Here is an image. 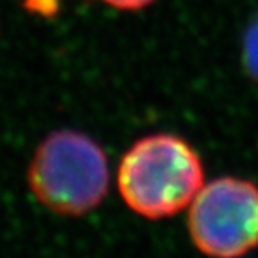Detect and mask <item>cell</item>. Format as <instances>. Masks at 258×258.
Instances as JSON below:
<instances>
[{"label":"cell","mask_w":258,"mask_h":258,"mask_svg":"<svg viewBox=\"0 0 258 258\" xmlns=\"http://www.w3.org/2000/svg\"><path fill=\"white\" fill-rule=\"evenodd\" d=\"M117 185L132 212L162 220L190 207L203 186V165L186 140L153 134L127 150L118 165Z\"/></svg>","instance_id":"obj_1"},{"label":"cell","mask_w":258,"mask_h":258,"mask_svg":"<svg viewBox=\"0 0 258 258\" xmlns=\"http://www.w3.org/2000/svg\"><path fill=\"white\" fill-rule=\"evenodd\" d=\"M32 195L57 215L80 217L108 194L110 172L103 148L77 130H55L42 140L29 163Z\"/></svg>","instance_id":"obj_2"},{"label":"cell","mask_w":258,"mask_h":258,"mask_svg":"<svg viewBox=\"0 0 258 258\" xmlns=\"http://www.w3.org/2000/svg\"><path fill=\"white\" fill-rule=\"evenodd\" d=\"M194 245L210 258H241L258 246V186L222 177L203 185L188 210Z\"/></svg>","instance_id":"obj_3"},{"label":"cell","mask_w":258,"mask_h":258,"mask_svg":"<svg viewBox=\"0 0 258 258\" xmlns=\"http://www.w3.org/2000/svg\"><path fill=\"white\" fill-rule=\"evenodd\" d=\"M241 58L243 67L251 79L258 82V12L251 19L243 35V47H241Z\"/></svg>","instance_id":"obj_4"},{"label":"cell","mask_w":258,"mask_h":258,"mask_svg":"<svg viewBox=\"0 0 258 258\" xmlns=\"http://www.w3.org/2000/svg\"><path fill=\"white\" fill-rule=\"evenodd\" d=\"M60 5V0H25V7L30 12L43 15V17H50L57 12Z\"/></svg>","instance_id":"obj_5"},{"label":"cell","mask_w":258,"mask_h":258,"mask_svg":"<svg viewBox=\"0 0 258 258\" xmlns=\"http://www.w3.org/2000/svg\"><path fill=\"white\" fill-rule=\"evenodd\" d=\"M97 2H102L108 5L112 9H117V10H142L152 5L155 0H97Z\"/></svg>","instance_id":"obj_6"}]
</instances>
